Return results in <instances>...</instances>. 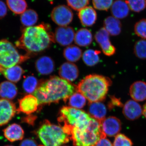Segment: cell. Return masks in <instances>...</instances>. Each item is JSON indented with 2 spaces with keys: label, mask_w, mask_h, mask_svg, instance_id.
<instances>
[{
  "label": "cell",
  "mask_w": 146,
  "mask_h": 146,
  "mask_svg": "<svg viewBox=\"0 0 146 146\" xmlns=\"http://www.w3.org/2000/svg\"><path fill=\"white\" fill-rule=\"evenodd\" d=\"M39 84L35 77L29 76L27 77L23 82V89L28 94L33 93L37 89Z\"/></svg>",
  "instance_id": "31"
},
{
  "label": "cell",
  "mask_w": 146,
  "mask_h": 146,
  "mask_svg": "<svg viewBox=\"0 0 146 146\" xmlns=\"http://www.w3.org/2000/svg\"><path fill=\"white\" fill-rule=\"evenodd\" d=\"M68 104L71 107L80 109L85 105L86 98L79 92L74 93L68 99Z\"/></svg>",
  "instance_id": "30"
},
{
  "label": "cell",
  "mask_w": 146,
  "mask_h": 146,
  "mask_svg": "<svg viewBox=\"0 0 146 146\" xmlns=\"http://www.w3.org/2000/svg\"><path fill=\"white\" fill-rule=\"evenodd\" d=\"M102 133L105 138L106 136L114 137L119 134L121 129V121L115 117L105 118L101 123Z\"/></svg>",
  "instance_id": "9"
},
{
  "label": "cell",
  "mask_w": 146,
  "mask_h": 146,
  "mask_svg": "<svg viewBox=\"0 0 146 146\" xmlns=\"http://www.w3.org/2000/svg\"><path fill=\"white\" fill-rule=\"evenodd\" d=\"M93 41V35L88 29L82 28L77 31L75 35L74 41L77 45L82 47L88 46Z\"/></svg>",
  "instance_id": "24"
},
{
  "label": "cell",
  "mask_w": 146,
  "mask_h": 146,
  "mask_svg": "<svg viewBox=\"0 0 146 146\" xmlns=\"http://www.w3.org/2000/svg\"><path fill=\"white\" fill-rule=\"evenodd\" d=\"M111 12L115 18L123 19L128 16L129 12V7L125 1L116 0L112 3Z\"/></svg>",
  "instance_id": "21"
},
{
  "label": "cell",
  "mask_w": 146,
  "mask_h": 146,
  "mask_svg": "<svg viewBox=\"0 0 146 146\" xmlns=\"http://www.w3.org/2000/svg\"><path fill=\"white\" fill-rule=\"evenodd\" d=\"M123 112L127 119L134 121L141 117L143 114V109L137 102L129 100L123 106Z\"/></svg>",
  "instance_id": "14"
},
{
  "label": "cell",
  "mask_w": 146,
  "mask_h": 146,
  "mask_svg": "<svg viewBox=\"0 0 146 146\" xmlns=\"http://www.w3.org/2000/svg\"><path fill=\"white\" fill-rule=\"evenodd\" d=\"M110 108H112L115 106L121 107L123 106V104L121 101L120 99L117 98L114 96L110 98V101L109 104Z\"/></svg>",
  "instance_id": "38"
},
{
  "label": "cell",
  "mask_w": 146,
  "mask_h": 146,
  "mask_svg": "<svg viewBox=\"0 0 146 146\" xmlns=\"http://www.w3.org/2000/svg\"><path fill=\"white\" fill-rule=\"evenodd\" d=\"M35 119V117L32 115H29L26 117L24 118L23 121L29 124L33 125Z\"/></svg>",
  "instance_id": "42"
},
{
  "label": "cell",
  "mask_w": 146,
  "mask_h": 146,
  "mask_svg": "<svg viewBox=\"0 0 146 146\" xmlns=\"http://www.w3.org/2000/svg\"><path fill=\"white\" fill-rule=\"evenodd\" d=\"M131 97L136 102H143L146 100V83L136 81L131 84L129 89Z\"/></svg>",
  "instance_id": "18"
},
{
  "label": "cell",
  "mask_w": 146,
  "mask_h": 146,
  "mask_svg": "<svg viewBox=\"0 0 146 146\" xmlns=\"http://www.w3.org/2000/svg\"><path fill=\"white\" fill-rule=\"evenodd\" d=\"M18 89L16 85L11 82H3L0 84V97L3 99L12 100L18 94Z\"/></svg>",
  "instance_id": "23"
},
{
  "label": "cell",
  "mask_w": 146,
  "mask_h": 146,
  "mask_svg": "<svg viewBox=\"0 0 146 146\" xmlns=\"http://www.w3.org/2000/svg\"><path fill=\"white\" fill-rule=\"evenodd\" d=\"M7 5L13 13L21 14L25 12L27 7L25 0H7Z\"/></svg>",
  "instance_id": "29"
},
{
  "label": "cell",
  "mask_w": 146,
  "mask_h": 146,
  "mask_svg": "<svg viewBox=\"0 0 146 146\" xmlns=\"http://www.w3.org/2000/svg\"><path fill=\"white\" fill-rule=\"evenodd\" d=\"M55 42L54 34L48 25L42 23L24 29L20 39L16 42V47L25 50L28 54L42 52Z\"/></svg>",
  "instance_id": "1"
},
{
  "label": "cell",
  "mask_w": 146,
  "mask_h": 146,
  "mask_svg": "<svg viewBox=\"0 0 146 146\" xmlns=\"http://www.w3.org/2000/svg\"><path fill=\"white\" fill-rule=\"evenodd\" d=\"M92 2L96 9L108 11L112 6L113 0H92Z\"/></svg>",
  "instance_id": "36"
},
{
  "label": "cell",
  "mask_w": 146,
  "mask_h": 146,
  "mask_svg": "<svg viewBox=\"0 0 146 146\" xmlns=\"http://www.w3.org/2000/svg\"><path fill=\"white\" fill-rule=\"evenodd\" d=\"M37 134L44 145L39 146H60L70 138L63 127L51 123L48 120L39 128Z\"/></svg>",
  "instance_id": "5"
},
{
  "label": "cell",
  "mask_w": 146,
  "mask_h": 146,
  "mask_svg": "<svg viewBox=\"0 0 146 146\" xmlns=\"http://www.w3.org/2000/svg\"><path fill=\"white\" fill-rule=\"evenodd\" d=\"M63 128L72 140L74 146H95L104 136L101 128V123L92 118L89 127L86 129L64 126Z\"/></svg>",
  "instance_id": "4"
},
{
  "label": "cell",
  "mask_w": 146,
  "mask_h": 146,
  "mask_svg": "<svg viewBox=\"0 0 146 146\" xmlns=\"http://www.w3.org/2000/svg\"><path fill=\"white\" fill-rule=\"evenodd\" d=\"M89 104V112L91 117L101 123L105 119L107 112L105 106L101 102H95Z\"/></svg>",
  "instance_id": "22"
},
{
  "label": "cell",
  "mask_w": 146,
  "mask_h": 146,
  "mask_svg": "<svg viewBox=\"0 0 146 146\" xmlns=\"http://www.w3.org/2000/svg\"><path fill=\"white\" fill-rule=\"evenodd\" d=\"M7 8L5 3L0 0V19H2L6 16Z\"/></svg>",
  "instance_id": "39"
},
{
  "label": "cell",
  "mask_w": 146,
  "mask_h": 146,
  "mask_svg": "<svg viewBox=\"0 0 146 146\" xmlns=\"http://www.w3.org/2000/svg\"><path fill=\"white\" fill-rule=\"evenodd\" d=\"M78 16L82 25L85 27L92 26L97 19L96 12L90 6H86L79 11Z\"/></svg>",
  "instance_id": "17"
},
{
  "label": "cell",
  "mask_w": 146,
  "mask_h": 146,
  "mask_svg": "<svg viewBox=\"0 0 146 146\" xmlns=\"http://www.w3.org/2000/svg\"><path fill=\"white\" fill-rule=\"evenodd\" d=\"M0 72L9 81L16 83L21 80L25 71L21 66L16 65L7 68L0 67Z\"/></svg>",
  "instance_id": "20"
},
{
  "label": "cell",
  "mask_w": 146,
  "mask_h": 146,
  "mask_svg": "<svg viewBox=\"0 0 146 146\" xmlns=\"http://www.w3.org/2000/svg\"><path fill=\"white\" fill-rule=\"evenodd\" d=\"M95 38L98 43L104 54L107 56L113 55L116 52V48L110 40V34L104 27L97 32Z\"/></svg>",
  "instance_id": "10"
},
{
  "label": "cell",
  "mask_w": 146,
  "mask_h": 146,
  "mask_svg": "<svg viewBox=\"0 0 146 146\" xmlns=\"http://www.w3.org/2000/svg\"><path fill=\"white\" fill-rule=\"evenodd\" d=\"M134 53L140 59H146V40L141 39L137 41L134 45Z\"/></svg>",
  "instance_id": "32"
},
{
  "label": "cell",
  "mask_w": 146,
  "mask_h": 146,
  "mask_svg": "<svg viewBox=\"0 0 146 146\" xmlns=\"http://www.w3.org/2000/svg\"><path fill=\"white\" fill-rule=\"evenodd\" d=\"M54 38L55 42H57L62 46L70 45L74 40V31L70 27H60L55 31Z\"/></svg>",
  "instance_id": "12"
},
{
  "label": "cell",
  "mask_w": 146,
  "mask_h": 146,
  "mask_svg": "<svg viewBox=\"0 0 146 146\" xmlns=\"http://www.w3.org/2000/svg\"><path fill=\"white\" fill-rule=\"evenodd\" d=\"M75 89L70 82L54 76L39 84L33 95L37 99L39 105L50 104L62 100L67 102Z\"/></svg>",
  "instance_id": "2"
},
{
  "label": "cell",
  "mask_w": 146,
  "mask_h": 146,
  "mask_svg": "<svg viewBox=\"0 0 146 146\" xmlns=\"http://www.w3.org/2000/svg\"><path fill=\"white\" fill-rule=\"evenodd\" d=\"M19 146H37L36 142L31 139H26L21 142Z\"/></svg>",
  "instance_id": "41"
},
{
  "label": "cell",
  "mask_w": 146,
  "mask_h": 146,
  "mask_svg": "<svg viewBox=\"0 0 146 146\" xmlns=\"http://www.w3.org/2000/svg\"><path fill=\"white\" fill-rule=\"evenodd\" d=\"M143 114L146 119V103L143 106Z\"/></svg>",
  "instance_id": "43"
},
{
  "label": "cell",
  "mask_w": 146,
  "mask_h": 146,
  "mask_svg": "<svg viewBox=\"0 0 146 146\" xmlns=\"http://www.w3.org/2000/svg\"><path fill=\"white\" fill-rule=\"evenodd\" d=\"M38 20V14L33 9H27L21 15V23L27 27H32L37 23Z\"/></svg>",
  "instance_id": "27"
},
{
  "label": "cell",
  "mask_w": 146,
  "mask_h": 146,
  "mask_svg": "<svg viewBox=\"0 0 146 146\" xmlns=\"http://www.w3.org/2000/svg\"></svg>",
  "instance_id": "45"
},
{
  "label": "cell",
  "mask_w": 146,
  "mask_h": 146,
  "mask_svg": "<svg viewBox=\"0 0 146 146\" xmlns=\"http://www.w3.org/2000/svg\"><path fill=\"white\" fill-rule=\"evenodd\" d=\"M29 58V54H20L16 47L8 40H0V67L10 68L21 64Z\"/></svg>",
  "instance_id": "7"
},
{
  "label": "cell",
  "mask_w": 146,
  "mask_h": 146,
  "mask_svg": "<svg viewBox=\"0 0 146 146\" xmlns=\"http://www.w3.org/2000/svg\"><path fill=\"white\" fill-rule=\"evenodd\" d=\"M5 146H13L12 145H6Z\"/></svg>",
  "instance_id": "44"
},
{
  "label": "cell",
  "mask_w": 146,
  "mask_h": 146,
  "mask_svg": "<svg viewBox=\"0 0 146 146\" xmlns=\"http://www.w3.org/2000/svg\"><path fill=\"white\" fill-rule=\"evenodd\" d=\"M113 146H132L133 143L128 137L124 134L119 133L115 137Z\"/></svg>",
  "instance_id": "35"
},
{
  "label": "cell",
  "mask_w": 146,
  "mask_h": 146,
  "mask_svg": "<svg viewBox=\"0 0 146 146\" xmlns=\"http://www.w3.org/2000/svg\"><path fill=\"white\" fill-rule=\"evenodd\" d=\"M3 131L5 137L10 142L20 141L24 138V130L18 124H12L5 128Z\"/></svg>",
  "instance_id": "19"
},
{
  "label": "cell",
  "mask_w": 146,
  "mask_h": 146,
  "mask_svg": "<svg viewBox=\"0 0 146 146\" xmlns=\"http://www.w3.org/2000/svg\"><path fill=\"white\" fill-rule=\"evenodd\" d=\"M95 146H113L111 142L106 138H101Z\"/></svg>",
  "instance_id": "40"
},
{
  "label": "cell",
  "mask_w": 146,
  "mask_h": 146,
  "mask_svg": "<svg viewBox=\"0 0 146 146\" xmlns=\"http://www.w3.org/2000/svg\"><path fill=\"white\" fill-rule=\"evenodd\" d=\"M129 7L135 12H140L146 7V0H126Z\"/></svg>",
  "instance_id": "33"
},
{
  "label": "cell",
  "mask_w": 146,
  "mask_h": 146,
  "mask_svg": "<svg viewBox=\"0 0 146 146\" xmlns=\"http://www.w3.org/2000/svg\"><path fill=\"white\" fill-rule=\"evenodd\" d=\"M17 112L15 104L9 100L0 99V126L9 122Z\"/></svg>",
  "instance_id": "11"
},
{
  "label": "cell",
  "mask_w": 146,
  "mask_h": 146,
  "mask_svg": "<svg viewBox=\"0 0 146 146\" xmlns=\"http://www.w3.org/2000/svg\"><path fill=\"white\" fill-rule=\"evenodd\" d=\"M104 25V28L112 36H117L121 33V24L117 18L109 16L105 19Z\"/></svg>",
  "instance_id": "25"
},
{
  "label": "cell",
  "mask_w": 146,
  "mask_h": 146,
  "mask_svg": "<svg viewBox=\"0 0 146 146\" xmlns=\"http://www.w3.org/2000/svg\"><path fill=\"white\" fill-rule=\"evenodd\" d=\"M82 51L77 46L71 45L66 47L63 51V56L69 62H76L82 56Z\"/></svg>",
  "instance_id": "26"
},
{
  "label": "cell",
  "mask_w": 146,
  "mask_h": 146,
  "mask_svg": "<svg viewBox=\"0 0 146 146\" xmlns=\"http://www.w3.org/2000/svg\"><path fill=\"white\" fill-rule=\"evenodd\" d=\"M19 108L17 110L18 113L23 112L30 115L37 110L39 104L38 100L34 95L29 94L19 100Z\"/></svg>",
  "instance_id": "13"
},
{
  "label": "cell",
  "mask_w": 146,
  "mask_h": 146,
  "mask_svg": "<svg viewBox=\"0 0 146 146\" xmlns=\"http://www.w3.org/2000/svg\"><path fill=\"white\" fill-rule=\"evenodd\" d=\"M58 121L63 123V126L75 127L79 129L88 128L92 117L84 111L68 106H64L60 109Z\"/></svg>",
  "instance_id": "6"
},
{
  "label": "cell",
  "mask_w": 146,
  "mask_h": 146,
  "mask_svg": "<svg viewBox=\"0 0 146 146\" xmlns=\"http://www.w3.org/2000/svg\"><path fill=\"white\" fill-rule=\"evenodd\" d=\"M52 21L60 27H66L70 23L73 19V13L67 6L60 5L53 9L51 13Z\"/></svg>",
  "instance_id": "8"
},
{
  "label": "cell",
  "mask_w": 146,
  "mask_h": 146,
  "mask_svg": "<svg viewBox=\"0 0 146 146\" xmlns=\"http://www.w3.org/2000/svg\"><path fill=\"white\" fill-rule=\"evenodd\" d=\"M111 84L110 79L104 76L89 75L76 86V90L83 95L89 103L101 102L106 98Z\"/></svg>",
  "instance_id": "3"
},
{
  "label": "cell",
  "mask_w": 146,
  "mask_h": 146,
  "mask_svg": "<svg viewBox=\"0 0 146 146\" xmlns=\"http://www.w3.org/2000/svg\"><path fill=\"white\" fill-rule=\"evenodd\" d=\"M35 68L36 71L40 74L48 75L54 70V62L49 56H42L36 60Z\"/></svg>",
  "instance_id": "16"
},
{
  "label": "cell",
  "mask_w": 146,
  "mask_h": 146,
  "mask_svg": "<svg viewBox=\"0 0 146 146\" xmlns=\"http://www.w3.org/2000/svg\"><path fill=\"white\" fill-rule=\"evenodd\" d=\"M100 53V51L96 50H86L82 55L84 62L89 66H93L96 65L100 61L99 55Z\"/></svg>",
  "instance_id": "28"
},
{
  "label": "cell",
  "mask_w": 146,
  "mask_h": 146,
  "mask_svg": "<svg viewBox=\"0 0 146 146\" xmlns=\"http://www.w3.org/2000/svg\"><path fill=\"white\" fill-rule=\"evenodd\" d=\"M134 31L139 37L146 39V19H142L136 23Z\"/></svg>",
  "instance_id": "34"
},
{
  "label": "cell",
  "mask_w": 146,
  "mask_h": 146,
  "mask_svg": "<svg viewBox=\"0 0 146 146\" xmlns=\"http://www.w3.org/2000/svg\"><path fill=\"white\" fill-rule=\"evenodd\" d=\"M68 5L76 11H80L86 7L90 0H66Z\"/></svg>",
  "instance_id": "37"
},
{
  "label": "cell",
  "mask_w": 146,
  "mask_h": 146,
  "mask_svg": "<svg viewBox=\"0 0 146 146\" xmlns=\"http://www.w3.org/2000/svg\"><path fill=\"white\" fill-rule=\"evenodd\" d=\"M79 70L77 66L71 62H65L61 65L58 74L61 78L68 82H73L78 78Z\"/></svg>",
  "instance_id": "15"
}]
</instances>
